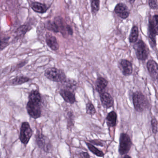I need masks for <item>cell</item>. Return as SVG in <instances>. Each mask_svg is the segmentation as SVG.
Listing matches in <instances>:
<instances>
[{"label": "cell", "instance_id": "cell-1", "mask_svg": "<svg viewBox=\"0 0 158 158\" xmlns=\"http://www.w3.org/2000/svg\"><path fill=\"white\" fill-rule=\"evenodd\" d=\"M42 103V97L39 91L37 89L31 90L28 96L26 109L27 113L32 118L37 119L41 116Z\"/></svg>", "mask_w": 158, "mask_h": 158}, {"label": "cell", "instance_id": "cell-2", "mask_svg": "<svg viewBox=\"0 0 158 158\" xmlns=\"http://www.w3.org/2000/svg\"><path fill=\"white\" fill-rule=\"evenodd\" d=\"M134 108L136 111L142 112L150 107V103L147 97L140 91L134 92L132 96Z\"/></svg>", "mask_w": 158, "mask_h": 158}, {"label": "cell", "instance_id": "cell-3", "mask_svg": "<svg viewBox=\"0 0 158 158\" xmlns=\"http://www.w3.org/2000/svg\"><path fill=\"white\" fill-rule=\"evenodd\" d=\"M45 76L50 81L58 83H62L66 79V76L64 71L56 67L48 68L45 71Z\"/></svg>", "mask_w": 158, "mask_h": 158}, {"label": "cell", "instance_id": "cell-4", "mask_svg": "<svg viewBox=\"0 0 158 158\" xmlns=\"http://www.w3.org/2000/svg\"><path fill=\"white\" fill-rule=\"evenodd\" d=\"M156 35H158V15H154L149 20L148 36L152 47L156 46Z\"/></svg>", "mask_w": 158, "mask_h": 158}, {"label": "cell", "instance_id": "cell-5", "mask_svg": "<svg viewBox=\"0 0 158 158\" xmlns=\"http://www.w3.org/2000/svg\"><path fill=\"white\" fill-rule=\"evenodd\" d=\"M35 141L38 147L47 153H49L52 151V145L48 137L40 131H37Z\"/></svg>", "mask_w": 158, "mask_h": 158}, {"label": "cell", "instance_id": "cell-6", "mask_svg": "<svg viewBox=\"0 0 158 158\" xmlns=\"http://www.w3.org/2000/svg\"><path fill=\"white\" fill-rule=\"evenodd\" d=\"M33 135V130L29 123L27 122H23L21 125L19 135V139L21 142L25 146H26Z\"/></svg>", "mask_w": 158, "mask_h": 158}, {"label": "cell", "instance_id": "cell-7", "mask_svg": "<svg viewBox=\"0 0 158 158\" xmlns=\"http://www.w3.org/2000/svg\"><path fill=\"white\" fill-rule=\"evenodd\" d=\"M132 145L130 137L127 133H122L119 138V152L121 155L127 154Z\"/></svg>", "mask_w": 158, "mask_h": 158}, {"label": "cell", "instance_id": "cell-8", "mask_svg": "<svg viewBox=\"0 0 158 158\" xmlns=\"http://www.w3.org/2000/svg\"><path fill=\"white\" fill-rule=\"evenodd\" d=\"M135 50L137 58L139 60L145 61L148 56V49L144 41L139 40L135 45Z\"/></svg>", "mask_w": 158, "mask_h": 158}, {"label": "cell", "instance_id": "cell-9", "mask_svg": "<svg viewBox=\"0 0 158 158\" xmlns=\"http://www.w3.org/2000/svg\"><path fill=\"white\" fill-rule=\"evenodd\" d=\"M60 94L65 102L73 104L76 102L75 93L74 91L65 88H62L60 90Z\"/></svg>", "mask_w": 158, "mask_h": 158}, {"label": "cell", "instance_id": "cell-10", "mask_svg": "<svg viewBox=\"0 0 158 158\" xmlns=\"http://www.w3.org/2000/svg\"><path fill=\"white\" fill-rule=\"evenodd\" d=\"M53 21L58 27L59 33H60L64 37H66L68 35V28L69 25L65 23L63 18L61 16L55 17Z\"/></svg>", "mask_w": 158, "mask_h": 158}, {"label": "cell", "instance_id": "cell-11", "mask_svg": "<svg viewBox=\"0 0 158 158\" xmlns=\"http://www.w3.org/2000/svg\"><path fill=\"white\" fill-rule=\"evenodd\" d=\"M147 68L150 75L153 81L158 83V64L155 61L151 60L147 64Z\"/></svg>", "mask_w": 158, "mask_h": 158}, {"label": "cell", "instance_id": "cell-12", "mask_svg": "<svg viewBox=\"0 0 158 158\" xmlns=\"http://www.w3.org/2000/svg\"><path fill=\"white\" fill-rule=\"evenodd\" d=\"M119 66L125 76L131 75L133 73V65L128 60H121L119 62Z\"/></svg>", "mask_w": 158, "mask_h": 158}, {"label": "cell", "instance_id": "cell-13", "mask_svg": "<svg viewBox=\"0 0 158 158\" xmlns=\"http://www.w3.org/2000/svg\"><path fill=\"white\" fill-rule=\"evenodd\" d=\"M100 100L102 106L105 109L111 108L114 105V99L110 94L108 92H105L99 94Z\"/></svg>", "mask_w": 158, "mask_h": 158}, {"label": "cell", "instance_id": "cell-14", "mask_svg": "<svg viewBox=\"0 0 158 158\" xmlns=\"http://www.w3.org/2000/svg\"><path fill=\"white\" fill-rule=\"evenodd\" d=\"M46 42L48 47L54 51L59 50L60 45L57 39L52 34L47 33L46 35Z\"/></svg>", "mask_w": 158, "mask_h": 158}, {"label": "cell", "instance_id": "cell-15", "mask_svg": "<svg viewBox=\"0 0 158 158\" xmlns=\"http://www.w3.org/2000/svg\"><path fill=\"white\" fill-rule=\"evenodd\" d=\"M115 13L121 18L125 19L129 16V11L126 5L123 3H118L114 9Z\"/></svg>", "mask_w": 158, "mask_h": 158}, {"label": "cell", "instance_id": "cell-16", "mask_svg": "<svg viewBox=\"0 0 158 158\" xmlns=\"http://www.w3.org/2000/svg\"><path fill=\"white\" fill-rule=\"evenodd\" d=\"M108 85V81L104 77H99L95 82L96 90L99 94L105 92Z\"/></svg>", "mask_w": 158, "mask_h": 158}, {"label": "cell", "instance_id": "cell-17", "mask_svg": "<svg viewBox=\"0 0 158 158\" xmlns=\"http://www.w3.org/2000/svg\"><path fill=\"white\" fill-rule=\"evenodd\" d=\"M30 7L35 12L38 13L44 14L48 10L47 5L39 2H33L30 4Z\"/></svg>", "mask_w": 158, "mask_h": 158}, {"label": "cell", "instance_id": "cell-18", "mask_svg": "<svg viewBox=\"0 0 158 158\" xmlns=\"http://www.w3.org/2000/svg\"><path fill=\"white\" fill-rule=\"evenodd\" d=\"M117 118V114L114 111H112L108 113L106 117V121L109 128L114 127L116 125Z\"/></svg>", "mask_w": 158, "mask_h": 158}, {"label": "cell", "instance_id": "cell-19", "mask_svg": "<svg viewBox=\"0 0 158 158\" xmlns=\"http://www.w3.org/2000/svg\"><path fill=\"white\" fill-rule=\"evenodd\" d=\"M31 79L27 77L24 75L18 76L14 77L10 80V85L12 86L19 85L25 83H27L30 81Z\"/></svg>", "mask_w": 158, "mask_h": 158}, {"label": "cell", "instance_id": "cell-20", "mask_svg": "<svg viewBox=\"0 0 158 158\" xmlns=\"http://www.w3.org/2000/svg\"><path fill=\"white\" fill-rule=\"evenodd\" d=\"M62 84L63 85V88L69 89L74 92H75L77 88V82L74 79L72 78H66V80L62 82Z\"/></svg>", "mask_w": 158, "mask_h": 158}, {"label": "cell", "instance_id": "cell-21", "mask_svg": "<svg viewBox=\"0 0 158 158\" xmlns=\"http://www.w3.org/2000/svg\"><path fill=\"white\" fill-rule=\"evenodd\" d=\"M65 118L67 120V128L71 130L75 123V116L73 111H68L65 114Z\"/></svg>", "mask_w": 158, "mask_h": 158}, {"label": "cell", "instance_id": "cell-22", "mask_svg": "<svg viewBox=\"0 0 158 158\" xmlns=\"http://www.w3.org/2000/svg\"><path fill=\"white\" fill-rule=\"evenodd\" d=\"M31 27L24 25L21 26L16 30L15 33L16 34V38H22L25 35V34L31 29Z\"/></svg>", "mask_w": 158, "mask_h": 158}, {"label": "cell", "instance_id": "cell-23", "mask_svg": "<svg viewBox=\"0 0 158 158\" xmlns=\"http://www.w3.org/2000/svg\"><path fill=\"white\" fill-rule=\"evenodd\" d=\"M89 150L92 153H93L94 155H96L98 157H104V153L103 152L100 150L98 148L95 147L94 145H92L91 143H88V142H85Z\"/></svg>", "mask_w": 158, "mask_h": 158}, {"label": "cell", "instance_id": "cell-24", "mask_svg": "<svg viewBox=\"0 0 158 158\" xmlns=\"http://www.w3.org/2000/svg\"><path fill=\"white\" fill-rule=\"evenodd\" d=\"M139 36V30L137 27L135 26L132 27L129 37V42L130 43H135L138 40Z\"/></svg>", "mask_w": 158, "mask_h": 158}, {"label": "cell", "instance_id": "cell-25", "mask_svg": "<svg viewBox=\"0 0 158 158\" xmlns=\"http://www.w3.org/2000/svg\"><path fill=\"white\" fill-rule=\"evenodd\" d=\"M45 27L48 30L52 31L55 33H59V29L57 25L55 23V22L53 21H48L45 23Z\"/></svg>", "mask_w": 158, "mask_h": 158}, {"label": "cell", "instance_id": "cell-26", "mask_svg": "<svg viewBox=\"0 0 158 158\" xmlns=\"http://www.w3.org/2000/svg\"><path fill=\"white\" fill-rule=\"evenodd\" d=\"M91 12L94 15H96L100 9V0H90Z\"/></svg>", "mask_w": 158, "mask_h": 158}, {"label": "cell", "instance_id": "cell-27", "mask_svg": "<svg viewBox=\"0 0 158 158\" xmlns=\"http://www.w3.org/2000/svg\"><path fill=\"white\" fill-rule=\"evenodd\" d=\"M86 111L87 114L93 115L96 113V110L91 102L89 101L86 105Z\"/></svg>", "mask_w": 158, "mask_h": 158}, {"label": "cell", "instance_id": "cell-28", "mask_svg": "<svg viewBox=\"0 0 158 158\" xmlns=\"http://www.w3.org/2000/svg\"><path fill=\"white\" fill-rule=\"evenodd\" d=\"M27 62H28V61L26 60H24L20 62L17 64L15 67L13 66V68L11 69V72H15V71H16V70H19V69L23 68V67H24L27 63Z\"/></svg>", "mask_w": 158, "mask_h": 158}, {"label": "cell", "instance_id": "cell-29", "mask_svg": "<svg viewBox=\"0 0 158 158\" xmlns=\"http://www.w3.org/2000/svg\"><path fill=\"white\" fill-rule=\"evenodd\" d=\"M151 123L152 128V131L153 134H157L158 132V122L157 119L155 117H153L152 119Z\"/></svg>", "mask_w": 158, "mask_h": 158}, {"label": "cell", "instance_id": "cell-30", "mask_svg": "<svg viewBox=\"0 0 158 158\" xmlns=\"http://www.w3.org/2000/svg\"><path fill=\"white\" fill-rule=\"evenodd\" d=\"M10 37H3L1 38V50L2 51L9 45V41Z\"/></svg>", "mask_w": 158, "mask_h": 158}, {"label": "cell", "instance_id": "cell-31", "mask_svg": "<svg viewBox=\"0 0 158 158\" xmlns=\"http://www.w3.org/2000/svg\"><path fill=\"white\" fill-rule=\"evenodd\" d=\"M149 5L152 10L158 9V2L157 0H149Z\"/></svg>", "mask_w": 158, "mask_h": 158}, {"label": "cell", "instance_id": "cell-32", "mask_svg": "<svg viewBox=\"0 0 158 158\" xmlns=\"http://www.w3.org/2000/svg\"><path fill=\"white\" fill-rule=\"evenodd\" d=\"M78 157L79 158H90V156L88 152H82L78 153Z\"/></svg>", "mask_w": 158, "mask_h": 158}, {"label": "cell", "instance_id": "cell-33", "mask_svg": "<svg viewBox=\"0 0 158 158\" xmlns=\"http://www.w3.org/2000/svg\"><path fill=\"white\" fill-rule=\"evenodd\" d=\"M90 142H91L92 143H93V144H96V145H99V146H103V145L102 144V143H101V142L98 140H90Z\"/></svg>", "mask_w": 158, "mask_h": 158}, {"label": "cell", "instance_id": "cell-34", "mask_svg": "<svg viewBox=\"0 0 158 158\" xmlns=\"http://www.w3.org/2000/svg\"><path fill=\"white\" fill-rule=\"evenodd\" d=\"M135 0H127V1L130 3H133L135 2Z\"/></svg>", "mask_w": 158, "mask_h": 158}, {"label": "cell", "instance_id": "cell-35", "mask_svg": "<svg viewBox=\"0 0 158 158\" xmlns=\"http://www.w3.org/2000/svg\"><path fill=\"white\" fill-rule=\"evenodd\" d=\"M126 157H127V158H131V156H129V155H124L123 156V158H126Z\"/></svg>", "mask_w": 158, "mask_h": 158}]
</instances>
